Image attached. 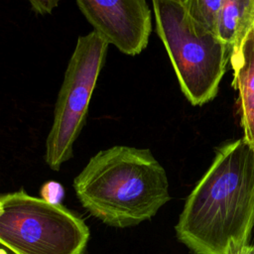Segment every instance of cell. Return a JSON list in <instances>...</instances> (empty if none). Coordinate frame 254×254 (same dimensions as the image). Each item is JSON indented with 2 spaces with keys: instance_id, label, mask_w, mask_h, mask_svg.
Listing matches in <instances>:
<instances>
[{
  "instance_id": "4fadbf2b",
  "label": "cell",
  "mask_w": 254,
  "mask_h": 254,
  "mask_svg": "<svg viewBox=\"0 0 254 254\" xmlns=\"http://www.w3.org/2000/svg\"><path fill=\"white\" fill-rule=\"evenodd\" d=\"M252 246H253V248H254V244H253V245H252Z\"/></svg>"
},
{
  "instance_id": "5b68a950",
  "label": "cell",
  "mask_w": 254,
  "mask_h": 254,
  "mask_svg": "<svg viewBox=\"0 0 254 254\" xmlns=\"http://www.w3.org/2000/svg\"><path fill=\"white\" fill-rule=\"evenodd\" d=\"M108 44L94 31L77 39L58 94L46 141L45 161L54 171L72 157L85 124L89 102L106 59Z\"/></svg>"
},
{
  "instance_id": "52a82bcc",
  "label": "cell",
  "mask_w": 254,
  "mask_h": 254,
  "mask_svg": "<svg viewBox=\"0 0 254 254\" xmlns=\"http://www.w3.org/2000/svg\"><path fill=\"white\" fill-rule=\"evenodd\" d=\"M232 85L238 90L239 112L244 139L254 148V28L248 32L239 48L232 51Z\"/></svg>"
},
{
  "instance_id": "30bf717a",
  "label": "cell",
  "mask_w": 254,
  "mask_h": 254,
  "mask_svg": "<svg viewBox=\"0 0 254 254\" xmlns=\"http://www.w3.org/2000/svg\"><path fill=\"white\" fill-rule=\"evenodd\" d=\"M41 198L52 204H61L64 195L63 186L55 181H50L44 184L41 188Z\"/></svg>"
},
{
  "instance_id": "5bb4252c",
  "label": "cell",
  "mask_w": 254,
  "mask_h": 254,
  "mask_svg": "<svg viewBox=\"0 0 254 254\" xmlns=\"http://www.w3.org/2000/svg\"><path fill=\"white\" fill-rule=\"evenodd\" d=\"M253 28H254V25H253Z\"/></svg>"
},
{
  "instance_id": "6da1fadb",
  "label": "cell",
  "mask_w": 254,
  "mask_h": 254,
  "mask_svg": "<svg viewBox=\"0 0 254 254\" xmlns=\"http://www.w3.org/2000/svg\"><path fill=\"white\" fill-rule=\"evenodd\" d=\"M254 226V148L244 139L221 146L188 196L176 225L194 254H238Z\"/></svg>"
},
{
  "instance_id": "3957f363",
  "label": "cell",
  "mask_w": 254,
  "mask_h": 254,
  "mask_svg": "<svg viewBox=\"0 0 254 254\" xmlns=\"http://www.w3.org/2000/svg\"><path fill=\"white\" fill-rule=\"evenodd\" d=\"M153 10L182 91L192 105L208 102L217 93L232 51L190 18L183 0H154Z\"/></svg>"
},
{
  "instance_id": "7a4b0ae2",
  "label": "cell",
  "mask_w": 254,
  "mask_h": 254,
  "mask_svg": "<svg viewBox=\"0 0 254 254\" xmlns=\"http://www.w3.org/2000/svg\"><path fill=\"white\" fill-rule=\"evenodd\" d=\"M73 189L91 215L118 228L150 219L171 198L166 171L150 150L128 146L96 153Z\"/></svg>"
},
{
  "instance_id": "9c48e42d",
  "label": "cell",
  "mask_w": 254,
  "mask_h": 254,
  "mask_svg": "<svg viewBox=\"0 0 254 254\" xmlns=\"http://www.w3.org/2000/svg\"><path fill=\"white\" fill-rule=\"evenodd\" d=\"M183 3L194 22L215 34L218 13L224 0H183Z\"/></svg>"
},
{
  "instance_id": "ba28073f",
  "label": "cell",
  "mask_w": 254,
  "mask_h": 254,
  "mask_svg": "<svg viewBox=\"0 0 254 254\" xmlns=\"http://www.w3.org/2000/svg\"><path fill=\"white\" fill-rule=\"evenodd\" d=\"M254 25V0H224L215 35L231 51L239 48Z\"/></svg>"
},
{
  "instance_id": "7c38bea8",
  "label": "cell",
  "mask_w": 254,
  "mask_h": 254,
  "mask_svg": "<svg viewBox=\"0 0 254 254\" xmlns=\"http://www.w3.org/2000/svg\"><path fill=\"white\" fill-rule=\"evenodd\" d=\"M238 254H254V248L252 245H247Z\"/></svg>"
},
{
  "instance_id": "8fae6325",
  "label": "cell",
  "mask_w": 254,
  "mask_h": 254,
  "mask_svg": "<svg viewBox=\"0 0 254 254\" xmlns=\"http://www.w3.org/2000/svg\"><path fill=\"white\" fill-rule=\"evenodd\" d=\"M31 8L39 15L50 14L58 5L59 2L55 0H32L30 1Z\"/></svg>"
},
{
  "instance_id": "8992f818",
  "label": "cell",
  "mask_w": 254,
  "mask_h": 254,
  "mask_svg": "<svg viewBox=\"0 0 254 254\" xmlns=\"http://www.w3.org/2000/svg\"><path fill=\"white\" fill-rule=\"evenodd\" d=\"M76 5L108 45L128 56L139 55L152 31L151 10L144 0H77Z\"/></svg>"
},
{
  "instance_id": "277c9868",
  "label": "cell",
  "mask_w": 254,
  "mask_h": 254,
  "mask_svg": "<svg viewBox=\"0 0 254 254\" xmlns=\"http://www.w3.org/2000/svg\"><path fill=\"white\" fill-rule=\"evenodd\" d=\"M89 229L74 212L28 194L0 193V246L12 254H83Z\"/></svg>"
}]
</instances>
